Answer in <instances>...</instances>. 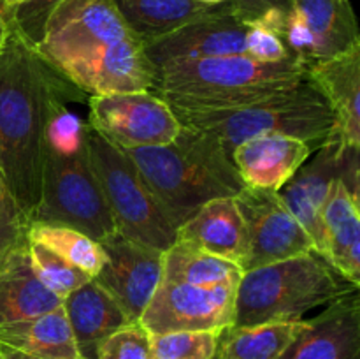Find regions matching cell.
I'll list each match as a JSON object with an SVG mask.
<instances>
[{"label": "cell", "instance_id": "6da1fadb", "mask_svg": "<svg viewBox=\"0 0 360 359\" xmlns=\"http://www.w3.org/2000/svg\"><path fill=\"white\" fill-rule=\"evenodd\" d=\"M58 74V73H56ZM83 92L56 76L42 143L41 194L32 222L63 224L102 243L118 232L88 151V123L67 108Z\"/></svg>", "mask_w": 360, "mask_h": 359}, {"label": "cell", "instance_id": "7a4b0ae2", "mask_svg": "<svg viewBox=\"0 0 360 359\" xmlns=\"http://www.w3.org/2000/svg\"><path fill=\"white\" fill-rule=\"evenodd\" d=\"M56 76L14 30L0 53V169L28 222L41 194L46 116Z\"/></svg>", "mask_w": 360, "mask_h": 359}, {"label": "cell", "instance_id": "3957f363", "mask_svg": "<svg viewBox=\"0 0 360 359\" xmlns=\"http://www.w3.org/2000/svg\"><path fill=\"white\" fill-rule=\"evenodd\" d=\"M178 231L197 210L245 189L232 158L207 134L181 125L172 143L125 150Z\"/></svg>", "mask_w": 360, "mask_h": 359}, {"label": "cell", "instance_id": "277c9868", "mask_svg": "<svg viewBox=\"0 0 360 359\" xmlns=\"http://www.w3.org/2000/svg\"><path fill=\"white\" fill-rule=\"evenodd\" d=\"M306 80L295 56L262 63L246 55L174 60L157 67L155 94L174 111H221L266 99Z\"/></svg>", "mask_w": 360, "mask_h": 359}, {"label": "cell", "instance_id": "5b68a950", "mask_svg": "<svg viewBox=\"0 0 360 359\" xmlns=\"http://www.w3.org/2000/svg\"><path fill=\"white\" fill-rule=\"evenodd\" d=\"M174 111V109H172ZM179 123L218 141L225 153L257 136H290L316 150L336 132V116L319 88L304 80L266 99L221 111H174Z\"/></svg>", "mask_w": 360, "mask_h": 359}, {"label": "cell", "instance_id": "8992f818", "mask_svg": "<svg viewBox=\"0 0 360 359\" xmlns=\"http://www.w3.org/2000/svg\"><path fill=\"white\" fill-rule=\"evenodd\" d=\"M357 289L326 257L311 250L245 271L236 289L232 326L299 320L309 310Z\"/></svg>", "mask_w": 360, "mask_h": 359}, {"label": "cell", "instance_id": "52a82bcc", "mask_svg": "<svg viewBox=\"0 0 360 359\" xmlns=\"http://www.w3.org/2000/svg\"><path fill=\"white\" fill-rule=\"evenodd\" d=\"M88 151L120 234L164 252L171 248L178 231L125 150L88 127Z\"/></svg>", "mask_w": 360, "mask_h": 359}, {"label": "cell", "instance_id": "ba28073f", "mask_svg": "<svg viewBox=\"0 0 360 359\" xmlns=\"http://www.w3.org/2000/svg\"><path fill=\"white\" fill-rule=\"evenodd\" d=\"M88 127L122 150L162 146L176 139L181 123L155 92L90 95Z\"/></svg>", "mask_w": 360, "mask_h": 359}, {"label": "cell", "instance_id": "9c48e42d", "mask_svg": "<svg viewBox=\"0 0 360 359\" xmlns=\"http://www.w3.org/2000/svg\"><path fill=\"white\" fill-rule=\"evenodd\" d=\"M136 37L115 0H63L49 14L37 55L56 67L105 44Z\"/></svg>", "mask_w": 360, "mask_h": 359}, {"label": "cell", "instance_id": "30bf717a", "mask_svg": "<svg viewBox=\"0 0 360 359\" xmlns=\"http://www.w3.org/2000/svg\"><path fill=\"white\" fill-rule=\"evenodd\" d=\"M234 201L248 236L243 273L316 250L311 236L295 220L276 190L245 187Z\"/></svg>", "mask_w": 360, "mask_h": 359}, {"label": "cell", "instance_id": "8fae6325", "mask_svg": "<svg viewBox=\"0 0 360 359\" xmlns=\"http://www.w3.org/2000/svg\"><path fill=\"white\" fill-rule=\"evenodd\" d=\"M236 289L200 285L162 278L139 322L151 334L171 331H224L234 322Z\"/></svg>", "mask_w": 360, "mask_h": 359}, {"label": "cell", "instance_id": "7c38bea8", "mask_svg": "<svg viewBox=\"0 0 360 359\" xmlns=\"http://www.w3.org/2000/svg\"><path fill=\"white\" fill-rule=\"evenodd\" d=\"M51 69L88 97L153 92L157 83V67L148 58L144 42L137 37L101 46Z\"/></svg>", "mask_w": 360, "mask_h": 359}, {"label": "cell", "instance_id": "4fadbf2b", "mask_svg": "<svg viewBox=\"0 0 360 359\" xmlns=\"http://www.w3.org/2000/svg\"><path fill=\"white\" fill-rule=\"evenodd\" d=\"M104 264L94 278L125 312L139 322L164 275V250L143 245L116 232L101 243Z\"/></svg>", "mask_w": 360, "mask_h": 359}, {"label": "cell", "instance_id": "5bb4252c", "mask_svg": "<svg viewBox=\"0 0 360 359\" xmlns=\"http://www.w3.org/2000/svg\"><path fill=\"white\" fill-rule=\"evenodd\" d=\"M315 151V157L311 160L308 158L299 168V171L278 190V196L294 215L295 220L311 236L316 252L322 256L323 243H326L322 208L329 196L330 185L341 175L345 146L338 139L330 137Z\"/></svg>", "mask_w": 360, "mask_h": 359}, {"label": "cell", "instance_id": "9a60e30c", "mask_svg": "<svg viewBox=\"0 0 360 359\" xmlns=\"http://www.w3.org/2000/svg\"><path fill=\"white\" fill-rule=\"evenodd\" d=\"M280 359H360L359 289L327 303Z\"/></svg>", "mask_w": 360, "mask_h": 359}, {"label": "cell", "instance_id": "2e32d148", "mask_svg": "<svg viewBox=\"0 0 360 359\" xmlns=\"http://www.w3.org/2000/svg\"><path fill=\"white\" fill-rule=\"evenodd\" d=\"M248 25L232 13L192 21L171 34L144 44L155 67L174 60L246 55Z\"/></svg>", "mask_w": 360, "mask_h": 359}, {"label": "cell", "instance_id": "e0dca14e", "mask_svg": "<svg viewBox=\"0 0 360 359\" xmlns=\"http://www.w3.org/2000/svg\"><path fill=\"white\" fill-rule=\"evenodd\" d=\"M304 69L306 80L319 88L336 116L334 139L345 148H360V44Z\"/></svg>", "mask_w": 360, "mask_h": 359}, {"label": "cell", "instance_id": "ac0fdd59", "mask_svg": "<svg viewBox=\"0 0 360 359\" xmlns=\"http://www.w3.org/2000/svg\"><path fill=\"white\" fill-rule=\"evenodd\" d=\"M313 151L311 144L297 137L257 136L234 148L232 164L246 187L278 192Z\"/></svg>", "mask_w": 360, "mask_h": 359}, {"label": "cell", "instance_id": "d6986e66", "mask_svg": "<svg viewBox=\"0 0 360 359\" xmlns=\"http://www.w3.org/2000/svg\"><path fill=\"white\" fill-rule=\"evenodd\" d=\"M179 241L192 243L200 250L238 264L243 270L248 257L245 220L234 197H218L204 204L178 227Z\"/></svg>", "mask_w": 360, "mask_h": 359}, {"label": "cell", "instance_id": "ffe728a7", "mask_svg": "<svg viewBox=\"0 0 360 359\" xmlns=\"http://www.w3.org/2000/svg\"><path fill=\"white\" fill-rule=\"evenodd\" d=\"M322 256L352 284L360 287V203L338 176L322 208Z\"/></svg>", "mask_w": 360, "mask_h": 359}, {"label": "cell", "instance_id": "44dd1931", "mask_svg": "<svg viewBox=\"0 0 360 359\" xmlns=\"http://www.w3.org/2000/svg\"><path fill=\"white\" fill-rule=\"evenodd\" d=\"M62 306L81 359H97L102 341L130 324L122 306L94 278L67 294Z\"/></svg>", "mask_w": 360, "mask_h": 359}, {"label": "cell", "instance_id": "7402d4cb", "mask_svg": "<svg viewBox=\"0 0 360 359\" xmlns=\"http://www.w3.org/2000/svg\"><path fill=\"white\" fill-rule=\"evenodd\" d=\"M62 301L35 275L28 245L0 266V326L34 319L62 306Z\"/></svg>", "mask_w": 360, "mask_h": 359}, {"label": "cell", "instance_id": "603a6c76", "mask_svg": "<svg viewBox=\"0 0 360 359\" xmlns=\"http://www.w3.org/2000/svg\"><path fill=\"white\" fill-rule=\"evenodd\" d=\"M123 20L137 39L148 42L160 39L192 21L232 13L229 4H200L195 0H115Z\"/></svg>", "mask_w": 360, "mask_h": 359}, {"label": "cell", "instance_id": "cb8c5ba5", "mask_svg": "<svg viewBox=\"0 0 360 359\" xmlns=\"http://www.w3.org/2000/svg\"><path fill=\"white\" fill-rule=\"evenodd\" d=\"M292 7L313 35V58L309 63L333 58L360 44L350 0H292Z\"/></svg>", "mask_w": 360, "mask_h": 359}, {"label": "cell", "instance_id": "d4e9b609", "mask_svg": "<svg viewBox=\"0 0 360 359\" xmlns=\"http://www.w3.org/2000/svg\"><path fill=\"white\" fill-rule=\"evenodd\" d=\"M0 345L37 358L81 359L63 306L34 319L0 326Z\"/></svg>", "mask_w": 360, "mask_h": 359}, {"label": "cell", "instance_id": "484cf974", "mask_svg": "<svg viewBox=\"0 0 360 359\" xmlns=\"http://www.w3.org/2000/svg\"><path fill=\"white\" fill-rule=\"evenodd\" d=\"M306 326L304 319L225 327L218 338L220 359H280Z\"/></svg>", "mask_w": 360, "mask_h": 359}, {"label": "cell", "instance_id": "4316f807", "mask_svg": "<svg viewBox=\"0 0 360 359\" xmlns=\"http://www.w3.org/2000/svg\"><path fill=\"white\" fill-rule=\"evenodd\" d=\"M241 277L243 270L238 264L200 250L192 243L176 239L174 245L164 253V280L183 282L200 287H238Z\"/></svg>", "mask_w": 360, "mask_h": 359}, {"label": "cell", "instance_id": "83f0119b", "mask_svg": "<svg viewBox=\"0 0 360 359\" xmlns=\"http://www.w3.org/2000/svg\"><path fill=\"white\" fill-rule=\"evenodd\" d=\"M28 241L48 246L90 278L97 277L104 264V250L101 243L70 225L32 222L28 227Z\"/></svg>", "mask_w": 360, "mask_h": 359}, {"label": "cell", "instance_id": "f1b7e54d", "mask_svg": "<svg viewBox=\"0 0 360 359\" xmlns=\"http://www.w3.org/2000/svg\"><path fill=\"white\" fill-rule=\"evenodd\" d=\"M221 331H171L151 334V359H214Z\"/></svg>", "mask_w": 360, "mask_h": 359}, {"label": "cell", "instance_id": "f546056e", "mask_svg": "<svg viewBox=\"0 0 360 359\" xmlns=\"http://www.w3.org/2000/svg\"><path fill=\"white\" fill-rule=\"evenodd\" d=\"M28 256L39 280L62 299L90 280L79 267L37 241H28Z\"/></svg>", "mask_w": 360, "mask_h": 359}, {"label": "cell", "instance_id": "4dcf8cb0", "mask_svg": "<svg viewBox=\"0 0 360 359\" xmlns=\"http://www.w3.org/2000/svg\"><path fill=\"white\" fill-rule=\"evenodd\" d=\"M28 227L30 222L0 169V266L9 259L11 253L28 245Z\"/></svg>", "mask_w": 360, "mask_h": 359}, {"label": "cell", "instance_id": "1f68e13d", "mask_svg": "<svg viewBox=\"0 0 360 359\" xmlns=\"http://www.w3.org/2000/svg\"><path fill=\"white\" fill-rule=\"evenodd\" d=\"M150 344V331L141 322H130L102 341L97 359H151Z\"/></svg>", "mask_w": 360, "mask_h": 359}, {"label": "cell", "instance_id": "d6a6232c", "mask_svg": "<svg viewBox=\"0 0 360 359\" xmlns=\"http://www.w3.org/2000/svg\"><path fill=\"white\" fill-rule=\"evenodd\" d=\"M292 0H234L232 14L246 25H262L278 34Z\"/></svg>", "mask_w": 360, "mask_h": 359}, {"label": "cell", "instance_id": "836d02e7", "mask_svg": "<svg viewBox=\"0 0 360 359\" xmlns=\"http://www.w3.org/2000/svg\"><path fill=\"white\" fill-rule=\"evenodd\" d=\"M63 0H28L13 9L14 30L30 46H37L44 34V25L49 14Z\"/></svg>", "mask_w": 360, "mask_h": 359}, {"label": "cell", "instance_id": "e575fe53", "mask_svg": "<svg viewBox=\"0 0 360 359\" xmlns=\"http://www.w3.org/2000/svg\"><path fill=\"white\" fill-rule=\"evenodd\" d=\"M246 56L255 62L278 63L290 58L287 46L280 35L262 25H248L246 32Z\"/></svg>", "mask_w": 360, "mask_h": 359}, {"label": "cell", "instance_id": "d590c367", "mask_svg": "<svg viewBox=\"0 0 360 359\" xmlns=\"http://www.w3.org/2000/svg\"><path fill=\"white\" fill-rule=\"evenodd\" d=\"M13 32H14L13 7L7 6L6 0H0V53L6 49Z\"/></svg>", "mask_w": 360, "mask_h": 359}, {"label": "cell", "instance_id": "8d00e7d4", "mask_svg": "<svg viewBox=\"0 0 360 359\" xmlns=\"http://www.w3.org/2000/svg\"><path fill=\"white\" fill-rule=\"evenodd\" d=\"M0 358L2 359H53V358H37V355L23 354V352L14 351V348L6 347V345H0Z\"/></svg>", "mask_w": 360, "mask_h": 359}, {"label": "cell", "instance_id": "74e56055", "mask_svg": "<svg viewBox=\"0 0 360 359\" xmlns=\"http://www.w3.org/2000/svg\"><path fill=\"white\" fill-rule=\"evenodd\" d=\"M195 2L210 4V6H217V4H229V2H234V0H195Z\"/></svg>", "mask_w": 360, "mask_h": 359}, {"label": "cell", "instance_id": "f35d334b", "mask_svg": "<svg viewBox=\"0 0 360 359\" xmlns=\"http://www.w3.org/2000/svg\"><path fill=\"white\" fill-rule=\"evenodd\" d=\"M6 2H7V6L13 7V9H16L18 6H21V4L28 2V0H6Z\"/></svg>", "mask_w": 360, "mask_h": 359}, {"label": "cell", "instance_id": "ab89813d", "mask_svg": "<svg viewBox=\"0 0 360 359\" xmlns=\"http://www.w3.org/2000/svg\"><path fill=\"white\" fill-rule=\"evenodd\" d=\"M214 359H220V358H218V355H217V358H214Z\"/></svg>", "mask_w": 360, "mask_h": 359}, {"label": "cell", "instance_id": "60d3db41", "mask_svg": "<svg viewBox=\"0 0 360 359\" xmlns=\"http://www.w3.org/2000/svg\"><path fill=\"white\" fill-rule=\"evenodd\" d=\"M0 359H2V358H0Z\"/></svg>", "mask_w": 360, "mask_h": 359}]
</instances>
